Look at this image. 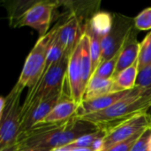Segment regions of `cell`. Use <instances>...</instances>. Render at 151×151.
<instances>
[{"mask_svg": "<svg viewBox=\"0 0 151 151\" xmlns=\"http://www.w3.org/2000/svg\"><path fill=\"white\" fill-rule=\"evenodd\" d=\"M119 55V52L116 54L114 57H112L111 58L102 62L99 65V66L96 68V70L95 71L92 76L99 77L104 80H112L115 71H116Z\"/></svg>", "mask_w": 151, "mask_h": 151, "instance_id": "d6986e66", "label": "cell"}, {"mask_svg": "<svg viewBox=\"0 0 151 151\" xmlns=\"http://www.w3.org/2000/svg\"><path fill=\"white\" fill-rule=\"evenodd\" d=\"M134 27V19L123 14H113V24L111 31L102 39L101 63L118 54L124 45L130 31ZM100 63V64H101Z\"/></svg>", "mask_w": 151, "mask_h": 151, "instance_id": "ba28073f", "label": "cell"}, {"mask_svg": "<svg viewBox=\"0 0 151 151\" xmlns=\"http://www.w3.org/2000/svg\"><path fill=\"white\" fill-rule=\"evenodd\" d=\"M151 136V127L146 129L134 143L131 151H149V142Z\"/></svg>", "mask_w": 151, "mask_h": 151, "instance_id": "cb8c5ba5", "label": "cell"}, {"mask_svg": "<svg viewBox=\"0 0 151 151\" xmlns=\"http://www.w3.org/2000/svg\"><path fill=\"white\" fill-rule=\"evenodd\" d=\"M110 93H114L113 80H104L92 76L86 88L83 101L92 100Z\"/></svg>", "mask_w": 151, "mask_h": 151, "instance_id": "e0dca14e", "label": "cell"}, {"mask_svg": "<svg viewBox=\"0 0 151 151\" xmlns=\"http://www.w3.org/2000/svg\"><path fill=\"white\" fill-rule=\"evenodd\" d=\"M151 127V114L136 115L120 124L106 130L101 144L100 151H107L113 146L125 142L136 134Z\"/></svg>", "mask_w": 151, "mask_h": 151, "instance_id": "8992f818", "label": "cell"}, {"mask_svg": "<svg viewBox=\"0 0 151 151\" xmlns=\"http://www.w3.org/2000/svg\"><path fill=\"white\" fill-rule=\"evenodd\" d=\"M83 32L84 30H81V26L78 15L73 12L65 22L59 26L57 34V39L65 49L66 54H72L77 46Z\"/></svg>", "mask_w": 151, "mask_h": 151, "instance_id": "8fae6325", "label": "cell"}, {"mask_svg": "<svg viewBox=\"0 0 151 151\" xmlns=\"http://www.w3.org/2000/svg\"><path fill=\"white\" fill-rule=\"evenodd\" d=\"M149 151H151V136L150 139V142H149Z\"/></svg>", "mask_w": 151, "mask_h": 151, "instance_id": "4316f807", "label": "cell"}, {"mask_svg": "<svg viewBox=\"0 0 151 151\" xmlns=\"http://www.w3.org/2000/svg\"><path fill=\"white\" fill-rule=\"evenodd\" d=\"M106 134V130L105 129H99L98 131L85 135L75 142L68 144L67 146L58 150L61 151H68L73 150H93L95 151H100L102 141L104 137Z\"/></svg>", "mask_w": 151, "mask_h": 151, "instance_id": "2e32d148", "label": "cell"}, {"mask_svg": "<svg viewBox=\"0 0 151 151\" xmlns=\"http://www.w3.org/2000/svg\"><path fill=\"white\" fill-rule=\"evenodd\" d=\"M79 105L80 104L75 103L70 97L69 94L65 92L59 103L37 126H51L63 124L76 116Z\"/></svg>", "mask_w": 151, "mask_h": 151, "instance_id": "7c38bea8", "label": "cell"}, {"mask_svg": "<svg viewBox=\"0 0 151 151\" xmlns=\"http://www.w3.org/2000/svg\"><path fill=\"white\" fill-rule=\"evenodd\" d=\"M59 2L52 1H36L29 7L15 22L12 24L13 27L27 26L38 32L40 37L49 32L54 10L59 4Z\"/></svg>", "mask_w": 151, "mask_h": 151, "instance_id": "52a82bcc", "label": "cell"}, {"mask_svg": "<svg viewBox=\"0 0 151 151\" xmlns=\"http://www.w3.org/2000/svg\"><path fill=\"white\" fill-rule=\"evenodd\" d=\"M150 109H151V88L146 89L136 87L132 94L114 105L77 118L90 122L100 129L108 130L136 115L149 113Z\"/></svg>", "mask_w": 151, "mask_h": 151, "instance_id": "7a4b0ae2", "label": "cell"}, {"mask_svg": "<svg viewBox=\"0 0 151 151\" xmlns=\"http://www.w3.org/2000/svg\"><path fill=\"white\" fill-rule=\"evenodd\" d=\"M99 129L97 126L90 122L73 117L60 125L36 126L21 135L18 142L20 143L21 148L55 151Z\"/></svg>", "mask_w": 151, "mask_h": 151, "instance_id": "6da1fadb", "label": "cell"}, {"mask_svg": "<svg viewBox=\"0 0 151 151\" xmlns=\"http://www.w3.org/2000/svg\"><path fill=\"white\" fill-rule=\"evenodd\" d=\"M134 27L138 31L151 29V7L143 10L134 18Z\"/></svg>", "mask_w": 151, "mask_h": 151, "instance_id": "44dd1931", "label": "cell"}, {"mask_svg": "<svg viewBox=\"0 0 151 151\" xmlns=\"http://www.w3.org/2000/svg\"><path fill=\"white\" fill-rule=\"evenodd\" d=\"M69 57L70 55L65 54L43 74L34 88L28 90L21 106V116L34 104L65 89Z\"/></svg>", "mask_w": 151, "mask_h": 151, "instance_id": "277c9868", "label": "cell"}, {"mask_svg": "<svg viewBox=\"0 0 151 151\" xmlns=\"http://www.w3.org/2000/svg\"><path fill=\"white\" fill-rule=\"evenodd\" d=\"M144 131L145 130H143V131L136 134L135 135H134L130 139H128V140H127L125 142H120V143L113 146L112 148H111L110 150H108L107 151H131L132 149H133V147H134V143L141 137V135L143 134Z\"/></svg>", "mask_w": 151, "mask_h": 151, "instance_id": "603a6c76", "label": "cell"}, {"mask_svg": "<svg viewBox=\"0 0 151 151\" xmlns=\"http://www.w3.org/2000/svg\"><path fill=\"white\" fill-rule=\"evenodd\" d=\"M136 87L146 89L151 88V65L139 70Z\"/></svg>", "mask_w": 151, "mask_h": 151, "instance_id": "7402d4cb", "label": "cell"}, {"mask_svg": "<svg viewBox=\"0 0 151 151\" xmlns=\"http://www.w3.org/2000/svg\"><path fill=\"white\" fill-rule=\"evenodd\" d=\"M20 149H21V145L18 142H16V143H14L12 145H10L8 147H5L4 149H1L0 151H19Z\"/></svg>", "mask_w": 151, "mask_h": 151, "instance_id": "d4e9b609", "label": "cell"}, {"mask_svg": "<svg viewBox=\"0 0 151 151\" xmlns=\"http://www.w3.org/2000/svg\"><path fill=\"white\" fill-rule=\"evenodd\" d=\"M139 67L138 61L132 66L123 70L113 80L114 92H120L126 90H131L136 88V81L138 77Z\"/></svg>", "mask_w": 151, "mask_h": 151, "instance_id": "ac0fdd59", "label": "cell"}, {"mask_svg": "<svg viewBox=\"0 0 151 151\" xmlns=\"http://www.w3.org/2000/svg\"><path fill=\"white\" fill-rule=\"evenodd\" d=\"M151 65V31L140 42V53L138 58L139 70Z\"/></svg>", "mask_w": 151, "mask_h": 151, "instance_id": "ffe728a7", "label": "cell"}, {"mask_svg": "<svg viewBox=\"0 0 151 151\" xmlns=\"http://www.w3.org/2000/svg\"><path fill=\"white\" fill-rule=\"evenodd\" d=\"M19 151H49L41 149H33V148H21Z\"/></svg>", "mask_w": 151, "mask_h": 151, "instance_id": "484cf974", "label": "cell"}, {"mask_svg": "<svg viewBox=\"0 0 151 151\" xmlns=\"http://www.w3.org/2000/svg\"><path fill=\"white\" fill-rule=\"evenodd\" d=\"M59 26V24L55 25L45 35L40 37L28 54L17 81L24 88H34L42 78L50 45L58 34Z\"/></svg>", "mask_w": 151, "mask_h": 151, "instance_id": "5b68a950", "label": "cell"}, {"mask_svg": "<svg viewBox=\"0 0 151 151\" xmlns=\"http://www.w3.org/2000/svg\"><path fill=\"white\" fill-rule=\"evenodd\" d=\"M65 85L70 97L75 103L81 104L83 101L85 89L82 83L81 48L80 41L69 57Z\"/></svg>", "mask_w": 151, "mask_h": 151, "instance_id": "30bf717a", "label": "cell"}, {"mask_svg": "<svg viewBox=\"0 0 151 151\" xmlns=\"http://www.w3.org/2000/svg\"><path fill=\"white\" fill-rule=\"evenodd\" d=\"M24 88L19 84L0 98V150L18 142L21 125L20 96Z\"/></svg>", "mask_w": 151, "mask_h": 151, "instance_id": "3957f363", "label": "cell"}, {"mask_svg": "<svg viewBox=\"0 0 151 151\" xmlns=\"http://www.w3.org/2000/svg\"><path fill=\"white\" fill-rule=\"evenodd\" d=\"M137 34L138 30L135 27L130 31L124 45L119 51L116 71L112 79H114L123 70L132 66L135 62L138 61L140 53V42L137 41Z\"/></svg>", "mask_w": 151, "mask_h": 151, "instance_id": "5bb4252c", "label": "cell"}, {"mask_svg": "<svg viewBox=\"0 0 151 151\" xmlns=\"http://www.w3.org/2000/svg\"><path fill=\"white\" fill-rule=\"evenodd\" d=\"M65 93V89L58 92L49 96L48 98H45L44 100L38 102L37 104H34L32 107H30L21 116V125H20L19 138L21 135L29 132L34 127L40 124L53 110V108L59 103Z\"/></svg>", "mask_w": 151, "mask_h": 151, "instance_id": "9c48e42d", "label": "cell"}, {"mask_svg": "<svg viewBox=\"0 0 151 151\" xmlns=\"http://www.w3.org/2000/svg\"><path fill=\"white\" fill-rule=\"evenodd\" d=\"M113 24V14L105 12H96L85 24L84 31L92 33L103 39L111 31Z\"/></svg>", "mask_w": 151, "mask_h": 151, "instance_id": "9a60e30c", "label": "cell"}, {"mask_svg": "<svg viewBox=\"0 0 151 151\" xmlns=\"http://www.w3.org/2000/svg\"><path fill=\"white\" fill-rule=\"evenodd\" d=\"M134 90V88L131 90L110 93V94H107L105 96H100L92 100L82 101V103L79 105L75 117H81L87 114H90V113L105 110L114 105L115 104H117L118 102H119L126 96L132 94Z\"/></svg>", "mask_w": 151, "mask_h": 151, "instance_id": "4fadbf2b", "label": "cell"}]
</instances>
